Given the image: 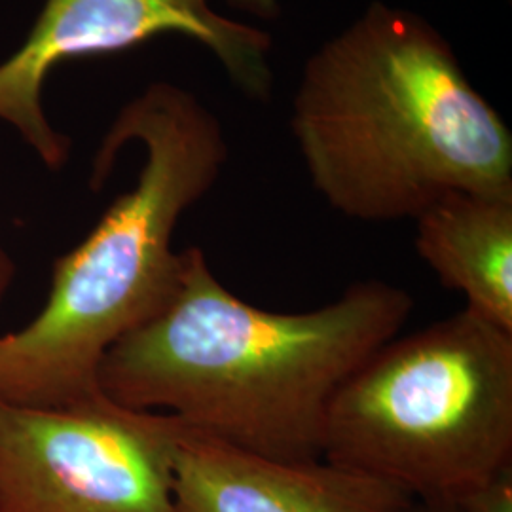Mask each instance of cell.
<instances>
[{"instance_id": "obj_9", "label": "cell", "mask_w": 512, "mask_h": 512, "mask_svg": "<svg viewBox=\"0 0 512 512\" xmlns=\"http://www.w3.org/2000/svg\"><path fill=\"white\" fill-rule=\"evenodd\" d=\"M467 512H512V467L459 501Z\"/></svg>"}, {"instance_id": "obj_4", "label": "cell", "mask_w": 512, "mask_h": 512, "mask_svg": "<svg viewBox=\"0 0 512 512\" xmlns=\"http://www.w3.org/2000/svg\"><path fill=\"white\" fill-rule=\"evenodd\" d=\"M323 459L456 501L512 467V334L469 308L376 349L327 412Z\"/></svg>"}, {"instance_id": "obj_1", "label": "cell", "mask_w": 512, "mask_h": 512, "mask_svg": "<svg viewBox=\"0 0 512 512\" xmlns=\"http://www.w3.org/2000/svg\"><path fill=\"white\" fill-rule=\"evenodd\" d=\"M412 311L414 298L380 279L315 310H262L190 247L164 304L107 349L97 385L112 403L169 414L256 456L315 461L332 397Z\"/></svg>"}, {"instance_id": "obj_12", "label": "cell", "mask_w": 512, "mask_h": 512, "mask_svg": "<svg viewBox=\"0 0 512 512\" xmlns=\"http://www.w3.org/2000/svg\"><path fill=\"white\" fill-rule=\"evenodd\" d=\"M12 274H14V266H12L8 255L0 247V298H2L4 291L8 289V283L12 279Z\"/></svg>"}, {"instance_id": "obj_11", "label": "cell", "mask_w": 512, "mask_h": 512, "mask_svg": "<svg viewBox=\"0 0 512 512\" xmlns=\"http://www.w3.org/2000/svg\"><path fill=\"white\" fill-rule=\"evenodd\" d=\"M403 512H467L461 503L456 501H429L414 499Z\"/></svg>"}, {"instance_id": "obj_5", "label": "cell", "mask_w": 512, "mask_h": 512, "mask_svg": "<svg viewBox=\"0 0 512 512\" xmlns=\"http://www.w3.org/2000/svg\"><path fill=\"white\" fill-rule=\"evenodd\" d=\"M183 421L112 403L0 399V512H177Z\"/></svg>"}, {"instance_id": "obj_7", "label": "cell", "mask_w": 512, "mask_h": 512, "mask_svg": "<svg viewBox=\"0 0 512 512\" xmlns=\"http://www.w3.org/2000/svg\"><path fill=\"white\" fill-rule=\"evenodd\" d=\"M173 499L177 512H403L414 501L325 459L264 458L186 425L173 456Z\"/></svg>"}, {"instance_id": "obj_6", "label": "cell", "mask_w": 512, "mask_h": 512, "mask_svg": "<svg viewBox=\"0 0 512 512\" xmlns=\"http://www.w3.org/2000/svg\"><path fill=\"white\" fill-rule=\"evenodd\" d=\"M167 33L209 48L247 95L270 97L272 40L220 16L209 0H46L23 46L0 63V120L18 129L48 167H63L69 139L50 126L42 109L50 73L61 63L122 52Z\"/></svg>"}, {"instance_id": "obj_2", "label": "cell", "mask_w": 512, "mask_h": 512, "mask_svg": "<svg viewBox=\"0 0 512 512\" xmlns=\"http://www.w3.org/2000/svg\"><path fill=\"white\" fill-rule=\"evenodd\" d=\"M294 137L330 207L416 219L450 192L512 194V135L416 12L372 2L304 67Z\"/></svg>"}, {"instance_id": "obj_10", "label": "cell", "mask_w": 512, "mask_h": 512, "mask_svg": "<svg viewBox=\"0 0 512 512\" xmlns=\"http://www.w3.org/2000/svg\"><path fill=\"white\" fill-rule=\"evenodd\" d=\"M228 4L236 6L247 14H253L256 18L274 19L279 16V0H226Z\"/></svg>"}, {"instance_id": "obj_8", "label": "cell", "mask_w": 512, "mask_h": 512, "mask_svg": "<svg viewBox=\"0 0 512 512\" xmlns=\"http://www.w3.org/2000/svg\"><path fill=\"white\" fill-rule=\"evenodd\" d=\"M414 220L416 251L440 283L512 334V194L450 192Z\"/></svg>"}, {"instance_id": "obj_3", "label": "cell", "mask_w": 512, "mask_h": 512, "mask_svg": "<svg viewBox=\"0 0 512 512\" xmlns=\"http://www.w3.org/2000/svg\"><path fill=\"white\" fill-rule=\"evenodd\" d=\"M129 141L147 148L139 181L57 260L33 321L0 336V399L67 406L101 395L97 368L107 349L173 291L181 270L175 228L217 183L226 139L217 116L192 93L154 84L112 124L93 164V188L105 183Z\"/></svg>"}]
</instances>
